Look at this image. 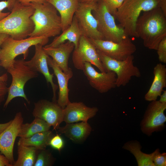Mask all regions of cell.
I'll list each match as a JSON object with an SVG mask.
<instances>
[{
	"label": "cell",
	"instance_id": "1",
	"mask_svg": "<svg viewBox=\"0 0 166 166\" xmlns=\"http://www.w3.org/2000/svg\"><path fill=\"white\" fill-rule=\"evenodd\" d=\"M136 31L145 47L156 50L166 37V15L160 7L144 12L137 20Z\"/></svg>",
	"mask_w": 166,
	"mask_h": 166
},
{
	"label": "cell",
	"instance_id": "2",
	"mask_svg": "<svg viewBox=\"0 0 166 166\" xmlns=\"http://www.w3.org/2000/svg\"><path fill=\"white\" fill-rule=\"evenodd\" d=\"M34 11L30 4L24 5L16 1L11 13L0 21V34H7L17 40L26 38L34 29L31 17Z\"/></svg>",
	"mask_w": 166,
	"mask_h": 166
},
{
	"label": "cell",
	"instance_id": "3",
	"mask_svg": "<svg viewBox=\"0 0 166 166\" xmlns=\"http://www.w3.org/2000/svg\"><path fill=\"white\" fill-rule=\"evenodd\" d=\"M158 7L166 14V0H124L114 17L127 36L138 38L136 26L141 12Z\"/></svg>",
	"mask_w": 166,
	"mask_h": 166
},
{
	"label": "cell",
	"instance_id": "4",
	"mask_svg": "<svg viewBox=\"0 0 166 166\" xmlns=\"http://www.w3.org/2000/svg\"><path fill=\"white\" fill-rule=\"evenodd\" d=\"M30 4L35 9L31 17L34 28L29 36L49 38L59 35L61 31V22L56 9L47 2L43 3L31 2Z\"/></svg>",
	"mask_w": 166,
	"mask_h": 166
},
{
	"label": "cell",
	"instance_id": "5",
	"mask_svg": "<svg viewBox=\"0 0 166 166\" xmlns=\"http://www.w3.org/2000/svg\"><path fill=\"white\" fill-rule=\"evenodd\" d=\"M49 40V38L44 37H30L17 40L9 36L3 42L0 47V66L7 70L12 65L17 56L23 54L25 59L28 56L30 47L38 44L43 46Z\"/></svg>",
	"mask_w": 166,
	"mask_h": 166
},
{
	"label": "cell",
	"instance_id": "6",
	"mask_svg": "<svg viewBox=\"0 0 166 166\" xmlns=\"http://www.w3.org/2000/svg\"><path fill=\"white\" fill-rule=\"evenodd\" d=\"M24 61V59H15L12 65L7 70L12 76V81L8 88V94L4 105V108L6 107L12 99L18 97H22L30 103L24 92V86L28 81L37 77L39 75L38 72L26 65Z\"/></svg>",
	"mask_w": 166,
	"mask_h": 166
},
{
	"label": "cell",
	"instance_id": "7",
	"mask_svg": "<svg viewBox=\"0 0 166 166\" xmlns=\"http://www.w3.org/2000/svg\"><path fill=\"white\" fill-rule=\"evenodd\" d=\"M100 60L106 71L114 72L117 76V87L126 86L132 77H140L139 69L134 64V56L131 55L123 60L112 58L97 49Z\"/></svg>",
	"mask_w": 166,
	"mask_h": 166
},
{
	"label": "cell",
	"instance_id": "8",
	"mask_svg": "<svg viewBox=\"0 0 166 166\" xmlns=\"http://www.w3.org/2000/svg\"><path fill=\"white\" fill-rule=\"evenodd\" d=\"M92 13L97 21L98 30L105 40L118 42L128 36L124 29L116 24L114 17L101 0L97 2Z\"/></svg>",
	"mask_w": 166,
	"mask_h": 166
},
{
	"label": "cell",
	"instance_id": "9",
	"mask_svg": "<svg viewBox=\"0 0 166 166\" xmlns=\"http://www.w3.org/2000/svg\"><path fill=\"white\" fill-rule=\"evenodd\" d=\"M97 2H80L74 15L82 35L89 39L105 40L98 30L97 21L92 13Z\"/></svg>",
	"mask_w": 166,
	"mask_h": 166
},
{
	"label": "cell",
	"instance_id": "10",
	"mask_svg": "<svg viewBox=\"0 0 166 166\" xmlns=\"http://www.w3.org/2000/svg\"><path fill=\"white\" fill-rule=\"evenodd\" d=\"M74 67L82 70L85 62H88L96 66L102 72H106L99 58L97 49L89 39L82 35L78 45L74 49L72 55Z\"/></svg>",
	"mask_w": 166,
	"mask_h": 166
},
{
	"label": "cell",
	"instance_id": "11",
	"mask_svg": "<svg viewBox=\"0 0 166 166\" xmlns=\"http://www.w3.org/2000/svg\"><path fill=\"white\" fill-rule=\"evenodd\" d=\"M89 39L97 49L118 60L125 59L133 55L136 50V46L128 36L118 42L103 40Z\"/></svg>",
	"mask_w": 166,
	"mask_h": 166
},
{
	"label": "cell",
	"instance_id": "12",
	"mask_svg": "<svg viewBox=\"0 0 166 166\" xmlns=\"http://www.w3.org/2000/svg\"><path fill=\"white\" fill-rule=\"evenodd\" d=\"M166 109V103H161L157 100L151 101L140 123L143 133L149 136L154 132L162 129L166 121L164 113Z\"/></svg>",
	"mask_w": 166,
	"mask_h": 166
},
{
	"label": "cell",
	"instance_id": "13",
	"mask_svg": "<svg viewBox=\"0 0 166 166\" xmlns=\"http://www.w3.org/2000/svg\"><path fill=\"white\" fill-rule=\"evenodd\" d=\"M63 109L57 102L41 99L34 103L33 116L45 121L56 131L63 121Z\"/></svg>",
	"mask_w": 166,
	"mask_h": 166
},
{
	"label": "cell",
	"instance_id": "14",
	"mask_svg": "<svg viewBox=\"0 0 166 166\" xmlns=\"http://www.w3.org/2000/svg\"><path fill=\"white\" fill-rule=\"evenodd\" d=\"M23 122L21 112H18L10 124L0 133V152L8 159L12 166L15 162L13 154L14 144Z\"/></svg>",
	"mask_w": 166,
	"mask_h": 166
},
{
	"label": "cell",
	"instance_id": "15",
	"mask_svg": "<svg viewBox=\"0 0 166 166\" xmlns=\"http://www.w3.org/2000/svg\"><path fill=\"white\" fill-rule=\"evenodd\" d=\"M88 62H85L82 71L89 84L100 93H106L116 87L117 76L112 71L99 72Z\"/></svg>",
	"mask_w": 166,
	"mask_h": 166
},
{
	"label": "cell",
	"instance_id": "16",
	"mask_svg": "<svg viewBox=\"0 0 166 166\" xmlns=\"http://www.w3.org/2000/svg\"><path fill=\"white\" fill-rule=\"evenodd\" d=\"M34 46L35 53L34 56L29 61L24 60V63L33 70L43 75L47 83H50L52 87L53 92L52 101L57 102L56 93L58 86L53 82V74L49 71L47 61L48 55L45 52L42 45L38 44Z\"/></svg>",
	"mask_w": 166,
	"mask_h": 166
},
{
	"label": "cell",
	"instance_id": "17",
	"mask_svg": "<svg viewBox=\"0 0 166 166\" xmlns=\"http://www.w3.org/2000/svg\"><path fill=\"white\" fill-rule=\"evenodd\" d=\"M96 107H89L83 102L70 101L63 109V121L66 123L87 121L96 114Z\"/></svg>",
	"mask_w": 166,
	"mask_h": 166
},
{
	"label": "cell",
	"instance_id": "18",
	"mask_svg": "<svg viewBox=\"0 0 166 166\" xmlns=\"http://www.w3.org/2000/svg\"><path fill=\"white\" fill-rule=\"evenodd\" d=\"M75 48L74 44L69 41L54 47H43L46 53L52 59L65 73L73 72L68 66V61L70 54Z\"/></svg>",
	"mask_w": 166,
	"mask_h": 166
},
{
	"label": "cell",
	"instance_id": "19",
	"mask_svg": "<svg viewBox=\"0 0 166 166\" xmlns=\"http://www.w3.org/2000/svg\"><path fill=\"white\" fill-rule=\"evenodd\" d=\"M47 61L48 65L53 69L57 79L59 91L57 103L64 109L69 103V89L68 87L69 80L73 76V73H64L49 56H48Z\"/></svg>",
	"mask_w": 166,
	"mask_h": 166
},
{
	"label": "cell",
	"instance_id": "20",
	"mask_svg": "<svg viewBox=\"0 0 166 166\" xmlns=\"http://www.w3.org/2000/svg\"><path fill=\"white\" fill-rule=\"evenodd\" d=\"M52 5L60 14L61 22V31L71 25L74 14L80 3L79 0H46Z\"/></svg>",
	"mask_w": 166,
	"mask_h": 166
},
{
	"label": "cell",
	"instance_id": "21",
	"mask_svg": "<svg viewBox=\"0 0 166 166\" xmlns=\"http://www.w3.org/2000/svg\"><path fill=\"white\" fill-rule=\"evenodd\" d=\"M154 79L149 89L144 96L145 100L152 101L157 100L166 87V67L159 63L153 69Z\"/></svg>",
	"mask_w": 166,
	"mask_h": 166
},
{
	"label": "cell",
	"instance_id": "22",
	"mask_svg": "<svg viewBox=\"0 0 166 166\" xmlns=\"http://www.w3.org/2000/svg\"><path fill=\"white\" fill-rule=\"evenodd\" d=\"M91 130V127L87 121H81L78 123H66L64 126H60L57 130L72 141L81 142L88 136Z\"/></svg>",
	"mask_w": 166,
	"mask_h": 166
},
{
	"label": "cell",
	"instance_id": "23",
	"mask_svg": "<svg viewBox=\"0 0 166 166\" xmlns=\"http://www.w3.org/2000/svg\"><path fill=\"white\" fill-rule=\"evenodd\" d=\"M83 35L79 27L77 19L74 15L71 25L66 30L62 31L60 35L55 38L50 44L45 45V47H54L69 41L73 43L75 49L77 47L79 40Z\"/></svg>",
	"mask_w": 166,
	"mask_h": 166
},
{
	"label": "cell",
	"instance_id": "24",
	"mask_svg": "<svg viewBox=\"0 0 166 166\" xmlns=\"http://www.w3.org/2000/svg\"><path fill=\"white\" fill-rule=\"evenodd\" d=\"M54 134L50 130L35 133L26 138H20L18 145L32 146L40 150L45 149L49 141Z\"/></svg>",
	"mask_w": 166,
	"mask_h": 166
},
{
	"label": "cell",
	"instance_id": "25",
	"mask_svg": "<svg viewBox=\"0 0 166 166\" xmlns=\"http://www.w3.org/2000/svg\"><path fill=\"white\" fill-rule=\"evenodd\" d=\"M141 146L136 140H132L125 143L123 148L128 150L135 156L138 166H155L152 161L154 152L146 154L141 150Z\"/></svg>",
	"mask_w": 166,
	"mask_h": 166
},
{
	"label": "cell",
	"instance_id": "26",
	"mask_svg": "<svg viewBox=\"0 0 166 166\" xmlns=\"http://www.w3.org/2000/svg\"><path fill=\"white\" fill-rule=\"evenodd\" d=\"M38 151L33 146L18 145V157L13 166H34Z\"/></svg>",
	"mask_w": 166,
	"mask_h": 166
},
{
	"label": "cell",
	"instance_id": "27",
	"mask_svg": "<svg viewBox=\"0 0 166 166\" xmlns=\"http://www.w3.org/2000/svg\"><path fill=\"white\" fill-rule=\"evenodd\" d=\"M50 127L45 121L35 117L31 123L22 124L18 136L22 138L28 137L37 133L49 130Z\"/></svg>",
	"mask_w": 166,
	"mask_h": 166
},
{
	"label": "cell",
	"instance_id": "28",
	"mask_svg": "<svg viewBox=\"0 0 166 166\" xmlns=\"http://www.w3.org/2000/svg\"><path fill=\"white\" fill-rule=\"evenodd\" d=\"M54 160L51 152L46 149L38 150L34 166H50Z\"/></svg>",
	"mask_w": 166,
	"mask_h": 166
},
{
	"label": "cell",
	"instance_id": "29",
	"mask_svg": "<svg viewBox=\"0 0 166 166\" xmlns=\"http://www.w3.org/2000/svg\"><path fill=\"white\" fill-rule=\"evenodd\" d=\"M152 161L155 166H166V153H161L159 149H156L154 151Z\"/></svg>",
	"mask_w": 166,
	"mask_h": 166
},
{
	"label": "cell",
	"instance_id": "30",
	"mask_svg": "<svg viewBox=\"0 0 166 166\" xmlns=\"http://www.w3.org/2000/svg\"><path fill=\"white\" fill-rule=\"evenodd\" d=\"M159 61L161 63H166V37L159 43L157 49Z\"/></svg>",
	"mask_w": 166,
	"mask_h": 166
},
{
	"label": "cell",
	"instance_id": "31",
	"mask_svg": "<svg viewBox=\"0 0 166 166\" xmlns=\"http://www.w3.org/2000/svg\"><path fill=\"white\" fill-rule=\"evenodd\" d=\"M16 1L14 0H7L0 1V21L7 16L10 13V12L4 13L2 10L6 8L11 11Z\"/></svg>",
	"mask_w": 166,
	"mask_h": 166
},
{
	"label": "cell",
	"instance_id": "32",
	"mask_svg": "<svg viewBox=\"0 0 166 166\" xmlns=\"http://www.w3.org/2000/svg\"><path fill=\"white\" fill-rule=\"evenodd\" d=\"M106 4L109 12L113 16L124 0H101Z\"/></svg>",
	"mask_w": 166,
	"mask_h": 166
},
{
	"label": "cell",
	"instance_id": "33",
	"mask_svg": "<svg viewBox=\"0 0 166 166\" xmlns=\"http://www.w3.org/2000/svg\"><path fill=\"white\" fill-rule=\"evenodd\" d=\"M49 145L53 148L60 152L64 146V142L58 134L53 135L50 139Z\"/></svg>",
	"mask_w": 166,
	"mask_h": 166
},
{
	"label": "cell",
	"instance_id": "34",
	"mask_svg": "<svg viewBox=\"0 0 166 166\" xmlns=\"http://www.w3.org/2000/svg\"><path fill=\"white\" fill-rule=\"evenodd\" d=\"M8 79H0V105L5 100L8 93V88L6 83Z\"/></svg>",
	"mask_w": 166,
	"mask_h": 166
},
{
	"label": "cell",
	"instance_id": "35",
	"mask_svg": "<svg viewBox=\"0 0 166 166\" xmlns=\"http://www.w3.org/2000/svg\"><path fill=\"white\" fill-rule=\"evenodd\" d=\"M24 5H29L31 2L43 3L46 2V0H14Z\"/></svg>",
	"mask_w": 166,
	"mask_h": 166
},
{
	"label": "cell",
	"instance_id": "36",
	"mask_svg": "<svg viewBox=\"0 0 166 166\" xmlns=\"http://www.w3.org/2000/svg\"><path fill=\"white\" fill-rule=\"evenodd\" d=\"M9 36L5 34H0V47L3 42ZM0 79H8L7 73H4L0 76Z\"/></svg>",
	"mask_w": 166,
	"mask_h": 166
},
{
	"label": "cell",
	"instance_id": "37",
	"mask_svg": "<svg viewBox=\"0 0 166 166\" xmlns=\"http://www.w3.org/2000/svg\"><path fill=\"white\" fill-rule=\"evenodd\" d=\"M0 166H12L9 161L3 155L0 153Z\"/></svg>",
	"mask_w": 166,
	"mask_h": 166
},
{
	"label": "cell",
	"instance_id": "38",
	"mask_svg": "<svg viewBox=\"0 0 166 166\" xmlns=\"http://www.w3.org/2000/svg\"><path fill=\"white\" fill-rule=\"evenodd\" d=\"M12 120L4 123H0V133L3 131L10 124Z\"/></svg>",
	"mask_w": 166,
	"mask_h": 166
},
{
	"label": "cell",
	"instance_id": "39",
	"mask_svg": "<svg viewBox=\"0 0 166 166\" xmlns=\"http://www.w3.org/2000/svg\"><path fill=\"white\" fill-rule=\"evenodd\" d=\"M160 98L159 101L160 103H166V90H164L160 96Z\"/></svg>",
	"mask_w": 166,
	"mask_h": 166
},
{
	"label": "cell",
	"instance_id": "40",
	"mask_svg": "<svg viewBox=\"0 0 166 166\" xmlns=\"http://www.w3.org/2000/svg\"><path fill=\"white\" fill-rule=\"evenodd\" d=\"M99 0H79L80 2L89 3L93 2H97Z\"/></svg>",
	"mask_w": 166,
	"mask_h": 166
}]
</instances>
